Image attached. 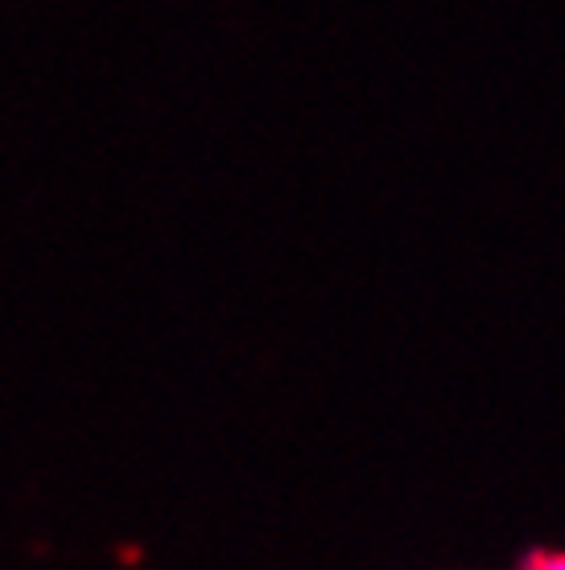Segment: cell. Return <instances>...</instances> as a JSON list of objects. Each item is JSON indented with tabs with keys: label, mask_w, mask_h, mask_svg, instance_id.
Returning <instances> with one entry per match:
<instances>
[{
	"label": "cell",
	"mask_w": 565,
	"mask_h": 570,
	"mask_svg": "<svg viewBox=\"0 0 565 570\" xmlns=\"http://www.w3.org/2000/svg\"><path fill=\"white\" fill-rule=\"evenodd\" d=\"M521 570H565V550H537L524 558Z\"/></svg>",
	"instance_id": "obj_1"
}]
</instances>
